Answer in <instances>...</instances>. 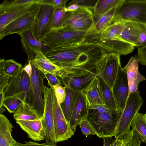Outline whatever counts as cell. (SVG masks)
<instances>
[{
	"label": "cell",
	"instance_id": "e575fe53",
	"mask_svg": "<svg viewBox=\"0 0 146 146\" xmlns=\"http://www.w3.org/2000/svg\"><path fill=\"white\" fill-rule=\"evenodd\" d=\"M23 102L21 100L14 98H6L2 106L5 107L10 113H14Z\"/></svg>",
	"mask_w": 146,
	"mask_h": 146
},
{
	"label": "cell",
	"instance_id": "6da1fadb",
	"mask_svg": "<svg viewBox=\"0 0 146 146\" xmlns=\"http://www.w3.org/2000/svg\"><path fill=\"white\" fill-rule=\"evenodd\" d=\"M108 53L98 44H85L50 49L44 54L64 74L93 72L98 74L100 64Z\"/></svg>",
	"mask_w": 146,
	"mask_h": 146
},
{
	"label": "cell",
	"instance_id": "b9f144b4",
	"mask_svg": "<svg viewBox=\"0 0 146 146\" xmlns=\"http://www.w3.org/2000/svg\"><path fill=\"white\" fill-rule=\"evenodd\" d=\"M46 78L48 84L50 86H53L57 84H61L59 79L57 76L51 73L44 74Z\"/></svg>",
	"mask_w": 146,
	"mask_h": 146
},
{
	"label": "cell",
	"instance_id": "d4e9b609",
	"mask_svg": "<svg viewBox=\"0 0 146 146\" xmlns=\"http://www.w3.org/2000/svg\"><path fill=\"white\" fill-rule=\"evenodd\" d=\"M89 106L100 105L105 106L96 77L84 91Z\"/></svg>",
	"mask_w": 146,
	"mask_h": 146
},
{
	"label": "cell",
	"instance_id": "9a60e30c",
	"mask_svg": "<svg viewBox=\"0 0 146 146\" xmlns=\"http://www.w3.org/2000/svg\"><path fill=\"white\" fill-rule=\"evenodd\" d=\"M97 75V73L92 72L76 74H64L61 77H58L61 84L76 93L85 89Z\"/></svg>",
	"mask_w": 146,
	"mask_h": 146
},
{
	"label": "cell",
	"instance_id": "7c38bea8",
	"mask_svg": "<svg viewBox=\"0 0 146 146\" xmlns=\"http://www.w3.org/2000/svg\"><path fill=\"white\" fill-rule=\"evenodd\" d=\"M119 112L125 106L129 93V86L126 71L120 64L116 78L111 88Z\"/></svg>",
	"mask_w": 146,
	"mask_h": 146
},
{
	"label": "cell",
	"instance_id": "44dd1931",
	"mask_svg": "<svg viewBox=\"0 0 146 146\" xmlns=\"http://www.w3.org/2000/svg\"><path fill=\"white\" fill-rule=\"evenodd\" d=\"M21 128L28 135V137L36 141L45 139V134L41 119L36 120L16 121Z\"/></svg>",
	"mask_w": 146,
	"mask_h": 146
},
{
	"label": "cell",
	"instance_id": "7a4b0ae2",
	"mask_svg": "<svg viewBox=\"0 0 146 146\" xmlns=\"http://www.w3.org/2000/svg\"><path fill=\"white\" fill-rule=\"evenodd\" d=\"M100 40V35L94 27L83 31H72L62 27L52 29L45 36L43 42L50 49H52L85 44L99 45Z\"/></svg>",
	"mask_w": 146,
	"mask_h": 146
},
{
	"label": "cell",
	"instance_id": "ac0fdd59",
	"mask_svg": "<svg viewBox=\"0 0 146 146\" xmlns=\"http://www.w3.org/2000/svg\"><path fill=\"white\" fill-rule=\"evenodd\" d=\"M88 107L84 91L76 93L69 123L70 127L74 133L77 126L82 120L86 118Z\"/></svg>",
	"mask_w": 146,
	"mask_h": 146
},
{
	"label": "cell",
	"instance_id": "484cf974",
	"mask_svg": "<svg viewBox=\"0 0 146 146\" xmlns=\"http://www.w3.org/2000/svg\"><path fill=\"white\" fill-rule=\"evenodd\" d=\"M100 90L104 100L105 107L110 110L118 111L111 88L98 75L96 76Z\"/></svg>",
	"mask_w": 146,
	"mask_h": 146
},
{
	"label": "cell",
	"instance_id": "2e32d148",
	"mask_svg": "<svg viewBox=\"0 0 146 146\" xmlns=\"http://www.w3.org/2000/svg\"><path fill=\"white\" fill-rule=\"evenodd\" d=\"M32 73L30 77L34 100L32 108L41 117L44 110V102L43 98L44 74L32 65Z\"/></svg>",
	"mask_w": 146,
	"mask_h": 146
},
{
	"label": "cell",
	"instance_id": "ee69618b",
	"mask_svg": "<svg viewBox=\"0 0 146 146\" xmlns=\"http://www.w3.org/2000/svg\"><path fill=\"white\" fill-rule=\"evenodd\" d=\"M38 0H15L9 2L12 5H25L38 3Z\"/></svg>",
	"mask_w": 146,
	"mask_h": 146
},
{
	"label": "cell",
	"instance_id": "52a82bcc",
	"mask_svg": "<svg viewBox=\"0 0 146 146\" xmlns=\"http://www.w3.org/2000/svg\"><path fill=\"white\" fill-rule=\"evenodd\" d=\"M129 21L146 25V0H123L112 22Z\"/></svg>",
	"mask_w": 146,
	"mask_h": 146
},
{
	"label": "cell",
	"instance_id": "7bdbcfd3",
	"mask_svg": "<svg viewBox=\"0 0 146 146\" xmlns=\"http://www.w3.org/2000/svg\"><path fill=\"white\" fill-rule=\"evenodd\" d=\"M14 146H58L56 145H54L48 144L46 143H38L31 141L26 142L24 143H20L14 141Z\"/></svg>",
	"mask_w": 146,
	"mask_h": 146
},
{
	"label": "cell",
	"instance_id": "ffe728a7",
	"mask_svg": "<svg viewBox=\"0 0 146 146\" xmlns=\"http://www.w3.org/2000/svg\"><path fill=\"white\" fill-rule=\"evenodd\" d=\"M19 35L23 50L28 56L27 61L33 59L38 53L43 52L41 46V42L35 38L31 28Z\"/></svg>",
	"mask_w": 146,
	"mask_h": 146
},
{
	"label": "cell",
	"instance_id": "f6af8a7d",
	"mask_svg": "<svg viewBox=\"0 0 146 146\" xmlns=\"http://www.w3.org/2000/svg\"><path fill=\"white\" fill-rule=\"evenodd\" d=\"M22 69L27 73L30 77H31L32 73V67L30 61H27V62Z\"/></svg>",
	"mask_w": 146,
	"mask_h": 146
},
{
	"label": "cell",
	"instance_id": "f1b7e54d",
	"mask_svg": "<svg viewBox=\"0 0 146 146\" xmlns=\"http://www.w3.org/2000/svg\"><path fill=\"white\" fill-rule=\"evenodd\" d=\"M13 117L16 120H36L41 117L29 104L23 103L14 113Z\"/></svg>",
	"mask_w": 146,
	"mask_h": 146
},
{
	"label": "cell",
	"instance_id": "5bb4252c",
	"mask_svg": "<svg viewBox=\"0 0 146 146\" xmlns=\"http://www.w3.org/2000/svg\"><path fill=\"white\" fill-rule=\"evenodd\" d=\"M53 120L57 143L68 140L74 135V133L65 119L55 95L54 105Z\"/></svg>",
	"mask_w": 146,
	"mask_h": 146
},
{
	"label": "cell",
	"instance_id": "3957f363",
	"mask_svg": "<svg viewBox=\"0 0 146 146\" xmlns=\"http://www.w3.org/2000/svg\"><path fill=\"white\" fill-rule=\"evenodd\" d=\"M119 111L104 106H89L86 118L100 138L114 136Z\"/></svg>",
	"mask_w": 146,
	"mask_h": 146
},
{
	"label": "cell",
	"instance_id": "e0dca14e",
	"mask_svg": "<svg viewBox=\"0 0 146 146\" xmlns=\"http://www.w3.org/2000/svg\"><path fill=\"white\" fill-rule=\"evenodd\" d=\"M38 11L27 13L10 22L0 32V40L7 35L15 33L19 35L30 29L32 26Z\"/></svg>",
	"mask_w": 146,
	"mask_h": 146
},
{
	"label": "cell",
	"instance_id": "8d00e7d4",
	"mask_svg": "<svg viewBox=\"0 0 146 146\" xmlns=\"http://www.w3.org/2000/svg\"><path fill=\"white\" fill-rule=\"evenodd\" d=\"M82 133L86 137L89 135H96L97 134L86 118L82 120L79 124Z\"/></svg>",
	"mask_w": 146,
	"mask_h": 146
},
{
	"label": "cell",
	"instance_id": "f907efd6",
	"mask_svg": "<svg viewBox=\"0 0 146 146\" xmlns=\"http://www.w3.org/2000/svg\"><path fill=\"white\" fill-rule=\"evenodd\" d=\"M144 117L145 120V122H146V113L144 115Z\"/></svg>",
	"mask_w": 146,
	"mask_h": 146
},
{
	"label": "cell",
	"instance_id": "cb8c5ba5",
	"mask_svg": "<svg viewBox=\"0 0 146 146\" xmlns=\"http://www.w3.org/2000/svg\"><path fill=\"white\" fill-rule=\"evenodd\" d=\"M12 123L3 114H0V146H14L15 140L11 135Z\"/></svg>",
	"mask_w": 146,
	"mask_h": 146
},
{
	"label": "cell",
	"instance_id": "d6a6232c",
	"mask_svg": "<svg viewBox=\"0 0 146 146\" xmlns=\"http://www.w3.org/2000/svg\"><path fill=\"white\" fill-rule=\"evenodd\" d=\"M66 8H54L52 29H58L63 27L72 12L66 11Z\"/></svg>",
	"mask_w": 146,
	"mask_h": 146
},
{
	"label": "cell",
	"instance_id": "603a6c76",
	"mask_svg": "<svg viewBox=\"0 0 146 146\" xmlns=\"http://www.w3.org/2000/svg\"><path fill=\"white\" fill-rule=\"evenodd\" d=\"M146 25L140 23L126 21L121 34V38L125 41L138 47L139 39L142 31Z\"/></svg>",
	"mask_w": 146,
	"mask_h": 146
},
{
	"label": "cell",
	"instance_id": "7402d4cb",
	"mask_svg": "<svg viewBox=\"0 0 146 146\" xmlns=\"http://www.w3.org/2000/svg\"><path fill=\"white\" fill-rule=\"evenodd\" d=\"M30 61L32 65L44 74L51 73L58 77L64 74L57 65L47 58L43 52L38 53L35 58Z\"/></svg>",
	"mask_w": 146,
	"mask_h": 146
},
{
	"label": "cell",
	"instance_id": "4dcf8cb0",
	"mask_svg": "<svg viewBox=\"0 0 146 146\" xmlns=\"http://www.w3.org/2000/svg\"><path fill=\"white\" fill-rule=\"evenodd\" d=\"M141 141L132 130L115 139L110 146H141Z\"/></svg>",
	"mask_w": 146,
	"mask_h": 146
},
{
	"label": "cell",
	"instance_id": "83f0119b",
	"mask_svg": "<svg viewBox=\"0 0 146 146\" xmlns=\"http://www.w3.org/2000/svg\"><path fill=\"white\" fill-rule=\"evenodd\" d=\"M131 126L132 130L141 142H146V122L144 115L137 113L132 122Z\"/></svg>",
	"mask_w": 146,
	"mask_h": 146
},
{
	"label": "cell",
	"instance_id": "836d02e7",
	"mask_svg": "<svg viewBox=\"0 0 146 146\" xmlns=\"http://www.w3.org/2000/svg\"><path fill=\"white\" fill-rule=\"evenodd\" d=\"M23 65L13 59L5 60L3 67L4 72L10 77L16 76L23 68Z\"/></svg>",
	"mask_w": 146,
	"mask_h": 146
},
{
	"label": "cell",
	"instance_id": "c3c4849f",
	"mask_svg": "<svg viewBox=\"0 0 146 146\" xmlns=\"http://www.w3.org/2000/svg\"><path fill=\"white\" fill-rule=\"evenodd\" d=\"M5 99L4 92H0V107L2 106L3 103Z\"/></svg>",
	"mask_w": 146,
	"mask_h": 146
},
{
	"label": "cell",
	"instance_id": "30bf717a",
	"mask_svg": "<svg viewBox=\"0 0 146 146\" xmlns=\"http://www.w3.org/2000/svg\"><path fill=\"white\" fill-rule=\"evenodd\" d=\"M40 4L12 5L4 1L0 5V32L10 22L27 13L37 11Z\"/></svg>",
	"mask_w": 146,
	"mask_h": 146
},
{
	"label": "cell",
	"instance_id": "681fc988",
	"mask_svg": "<svg viewBox=\"0 0 146 146\" xmlns=\"http://www.w3.org/2000/svg\"><path fill=\"white\" fill-rule=\"evenodd\" d=\"M5 109L3 108V107L1 106L0 107V114H2V113L5 111Z\"/></svg>",
	"mask_w": 146,
	"mask_h": 146
},
{
	"label": "cell",
	"instance_id": "8fae6325",
	"mask_svg": "<svg viewBox=\"0 0 146 146\" xmlns=\"http://www.w3.org/2000/svg\"><path fill=\"white\" fill-rule=\"evenodd\" d=\"M93 10L79 7L72 11L63 27L69 30L83 31L89 30L94 27Z\"/></svg>",
	"mask_w": 146,
	"mask_h": 146
},
{
	"label": "cell",
	"instance_id": "7dc6e473",
	"mask_svg": "<svg viewBox=\"0 0 146 146\" xmlns=\"http://www.w3.org/2000/svg\"><path fill=\"white\" fill-rule=\"evenodd\" d=\"M103 140V146H110L112 143V139L111 137L102 138Z\"/></svg>",
	"mask_w": 146,
	"mask_h": 146
},
{
	"label": "cell",
	"instance_id": "74e56055",
	"mask_svg": "<svg viewBox=\"0 0 146 146\" xmlns=\"http://www.w3.org/2000/svg\"><path fill=\"white\" fill-rule=\"evenodd\" d=\"M53 87L57 101L60 105L65 100L66 96V88L61 84H57Z\"/></svg>",
	"mask_w": 146,
	"mask_h": 146
},
{
	"label": "cell",
	"instance_id": "d590c367",
	"mask_svg": "<svg viewBox=\"0 0 146 146\" xmlns=\"http://www.w3.org/2000/svg\"><path fill=\"white\" fill-rule=\"evenodd\" d=\"M4 58L0 59V92H4V90L8 86L10 77L6 74L3 71V66L5 62Z\"/></svg>",
	"mask_w": 146,
	"mask_h": 146
},
{
	"label": "cell",
	"instance_id": "ab89813d",
	"mask_svg": "<svg viewBox=\"0 0 146 146\" xmlns=\"http://www.w3.org/2000/svg\"><path fill=\"white\" fill-rule=\"evenodd\" d=\"M98 0H74L72 1L68 6L74 3L78 5L79 7H86L93 10Z\"/></svg>",
	"mask_w": 146,
	"mask_h": 146
},
{
	"label": "cell",
	"instance_id": "8992f818",
	"mask_svg": "<svg viewBox=\"0 0 146 146\" xmlns=\"http://www.w3.org/2000/svg\"><path fill=\"white\" fill-rule=\"evenodd\" d=\"M143 102L138 90L131 93L124 109L121 112H119L114 136L115 139L131 131L130 127L132 122Z\"/></svg>",
	"mask_w": 146,
	"mask_h": 146
},
{
	"label": "cell",
	"instance_id": "bcb514c9",
	"mask_svg": "<svg viewBox=\"0 0 146 146\" xmlns=\"http://www.w3.org/2000/svg\"><path fill=\"white\" fill-rule=\"evenodd\" d=\"M79 6L77 4L74 3L68 6L66 8V10L67 11H72L78 9Z\"/></svg>",
	"mask_w": 146,
	"mask_h": 146
},
{
	"label": "cell",
	"instance_id": "f546056e",
	"mask_svg": "<svg viewBox=\"0 0 146 146\" xmlns=\"http://www.w3.org/2000/svg\"><path fill=\"white\" fill-rule=\"evenodd\" d=\"M65 87L66 98L64 102L60 105L65 119L69 124L76 93L70 88Z\"/></svg>",
	"mask_w": 146,
	"mask_h": 146
},
{
	"label": "cell",
	"instance_id": "277c9868",
	"mask_svg": "<svg viewBox=\"0 0 146 146\" xmlns=\"http://www.w3.org/2000/svg\"><path fill=\"white\" fill-rule=\"evenodd\" d=\"M126 22H112L100 33L101 40L99 45L109 52L126 55L132 52L135 47L124 40L121 37Z\"/></svg>",
	"mask_w": 146,
	"mask_h": 146
},
{
	"label": "cell",
	"instance_id": "f35d334b",
	"mask_svg": "<svg viewBox=\"0 0 146 146\" xmlns=\"http://www.w3.org/2000/svg\"><path fill=\"white\" fill-rule=\"evenodd\" d=\"M68 0H38L40 4H47L53 6L54 8H66Z\"/></svg>",
	"mask_w": 146,
	"mask_h": 146
},
{
	"label": "cell",
	"instance_id": "d6986e66",
	"mask_svg": "<svg viewBox=\"0 0 146 146\" xmlns=\"http://www.w3.org/2000/svg\"><path fill=\"white\" fill-rule=\"evenodd\" d=\"M139 63L137 55L135 57L132 56L123 68L127 73L129 86V93L127 100L131 92L138 90L139 84L146 80L145 78L139 71Z\"/></svg>",
	"mask_w": 146,
	"mask_h": 146
},
{
	"label": "cell",
	"instance_id": "4316f807",
	"mask_svg": "<svg viewBox=\"0 0 146 146\" xmlns=\"http://www.w3.org/2000/svg\"><path fill=\"white\" fill-rule=\"evenodd\" d=\"M122 0H98L93 10L95 25L100 18Z\"/></svg>",
	"mask_w": 146,
	"mask_h": 146
},
{
	"label": "cell",
	"instance_id": "9c48e42d",
	"mask_svg": "<svg viewBox=\"0 0 146 146\" xmlns=\"http://www.w3.org/2000/svg\"><path fill=\"white\" fill-rule=\"evenodd\" d=\"M54 9L51 5L40 4L31 29L35 38L40 42L52 29Z\"/></svg>",
	"mask_w": 146,
	"mask_h": 146
},
{
	"label": "cell",
	"instance_id": "4fadbf2b",
	"mask_svg": "<svg viewBox=\"0 0 146 146\" xmlns=\"http://www.w3.org/2000/svg\"><path fill=\"white\" fill-rule=\"evenodd\" d=\"M120 55L108 52L101 63L98 74L106 84L112 88L117 77L118 68L121 64Z\"/></svg>",
	"mask_w": 146,
	"mask_h": 146
},
{
	"label": "cell",
	"instance_id": "60d3db41",
	"mask_svg": "<svg viewBox=\"0 0 146 146\" xmlns=\"http://www.w3.org/2000/svg\"><path fill=\"white\" fill-rule=\"evenodd\" d=\"M137 56L141 64L146 66V45L139 47Z\"/></svg>",
	"mask_w": 146,
	"mask_h": 146
},
{
	"label": "cell",
	"instance_id": "5b68a950",
	"mask_svg": "<svg viewBox=\"0 0 146 146\" xmlns=\"http://www.w3.org/2000/svg\"><path fill=\"white\" fill-rule=\"evenodd\" d=\"M4 93L5 98L18 99L32 107L34 98L30 77L22 69L16 76L10 77Z\"/></svg>",
	"mask_w": 146,
	"mask_h": 146
},
{
	"label": "cell",
	"instance_id": "1f68e13d",
	"mask_svg": "<svg viewBox=\"0 0 146 146\" xmlns=\"http://www.w3.org/2000/svg\"><path fill=\"white\" fill-rule=\"evenodd\" d=\"M122 1L102 16L95 25L94 28L98 33L100 34L110 25L117 9Z\"/></svg>",
	"mask_w": 146,
	"mask_h": 146
},
{
	"label": "cell",
	"instance_id": "ba28073f",
	"mask_svg": "<svg viewBox=\"0 0 146 146\" xmlns=\"http://www.w3.org/2000/svg\"><path fill=\"white\" fill-rule=\"evenodd\" d=\"M44 110L40 119L45 134V143L56 145L53 120L54 105L55 94L54 88L44 85L43 89Z\"/></svg>",
	"mask_w": 146,
	"mask_h": 146
}]
</instances>
